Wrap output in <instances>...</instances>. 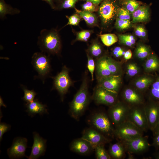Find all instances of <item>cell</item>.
Instances as JSON below:
<instances>
[{
	"label": "cell",
	"instance_id": "53",
	"mask_svg": "<svg viewBox=\"0 0 159 159\" xmlns=\"http://www.w3.org/2000/svg\"><path fill=\"white\" fill-rule=\"evenodd\" d=\"M54 1L55 2H56V3H57V4H59L60 3V2L64 0H54Z\"/></svg>",
	"mask_w": 159,
	"mask_h": 159
},
{
	"label": "cell",
	"instance_id": "10",
	"mask_svg": "<svg viewBox=\"0 0 159 159\" xmlns=\"http://www.w3.org/2000/svg\"><path fill=\"white\" fill-rule=\"evenodd\" d=\"M140 105L130 107L127 120L130 121L144 132L149 130L144 106Z\"/></svg>",
	"mask_w": 159,
	"mask_h": 159
},
{
	"label": "cell",
	"instance_id": "34",
	"mask_svg": "<svg viewBox=\"0 0 159 159\" xmlns=\"http://www.w3.org/2000/svg\"><path fill=\"white\" fill-rule=\"evenodd\" d=\"M79 0H64L56 6L55 9L62 10L74 8L75 4Z\"/></svg>",
	"mask_w": 159,
	"mask_h": 159
},
{
	"label": "cell",
	"instance_id": "16",
	"mask_svg": "<svg viewBox=\"0 0 159 159\" xmlns=\"http://www.w3.org/2000/svg\"><path fill=\"white\" fill-rule=\"evenodd\" d=\"M34 142L29 159H37L44 155L46 149L47 140L41 137L36 132H33Z\"/></svg>",
	"mask_w": 159,
	"mask_h": 159
},
{
	"label": "cell",
	"instance_id": "32",
	"mask_svg": "<svg viewBox=\"0 0 159 159\" xmlns=\"http://www.w3.org/2000/svg\"><path fill=\"white\" fill-rule=\"evenodd\" d=\"M150 94L154 100L159 102V76L152 84Z\"/></svg>",
	"mask_w": 159,
	"mask_h": 159
},
{
	"label": "cell",
	"instance_id": "30",
	"mask_svg": "<svg viewBox=\"0 0 159 159\" xmlns=\"http://www.w3.org/2000/svg\"><path fill=\"white\" fill-rule=\"evenodd\" d=\"M150 51V49L148 47L143 44H140L136 48L135 54L138 58L143 59L147 58L149 55Z\"/></svg>",
	"mask_w": 159,
	"mask_h": 159
},
{
	"label": "cell",
	"instance_id": "44",
	"mask_svg": "<svg viewBox=\"0 0 159 159\" xmlns=\"http://www.w3.org/2000/svg\"><path fill=\"white\" fill-rule=\"evenodd\" d=\"M125 52L121 47H117L113 49L112 54L115 57L118 58L124 55Z\"/></svg>",
	"mask_w": 159,
	"mask_h": 159
},
{
	"label": "cell",
	"instance_id": "17",
	"mask_svg": "<svg viewBox=\"0 0 159 159\" xmlns=\"http://www.w3.org/2000/svg\"><path fill=\"white\" fill-rule=\"evenodd\" d=\"M97 80L98 85L117 94L121 82V78L120 75H112Z\"/></svg>",
	"mask_w": 159,
	"mask_h": 159
},
{
	"label": "cell",
	"instance_id": "42",
	"mask_svg": "<svg viewBox=\"0 0 159 159\" xmlns=\"http://www.w3.org/2000/svg\"><path fill=\"white\" fill-rule=\"evenodd\" d=\"M135 32L136 35L142 38L145 37L147 35L145 28L140 25L136 27L135 29Z\"/></svg>",
	"mask_w": 159,
	"mask_h": 159
},
{
	"label": "cell",
	"instance_id": "20",
	"mask_svg": "<svg viewBox=\"0 0 159 159\" xmlns=\"http://www.w3.org/2000/svg\"><path fill=\"white\" fill-rule=\"evenodd\" d=\"M25 106L26 110L29 115L33 117L37 114L43 115L48 113L47 106L40 102L37 99L31 102H26Z\"/></svg>",
	"mask_w": 159,
	"mask_h": 159
},
{
	"label": "cell",
	"instance_id": "1",
	"mask_svg": "<svg viewBox=\"0 0 159 159\" xmlns=\"http://www.w3.org/2000/svg\"><path fill=\"white\" fill-rule=\"evenodd\" d=\"M37 44L41 52L49 55L59 54L62 44L59 31L54 28L42 29L38 38Z\"/></svg>",
	"mask_w": 159,
	"mask_h": 159
},
{
	"label": "cell",
	"instance_id": "37",
	"mask_svg": "<svg viewBox=\"0 0 159 159\" xmlns=\"http://www.w3.org/2000/svg\"><path fill=\"white\" fill-rule=\"evenodd\" d=\"M131 13L124 7L120 6L118 9L116 18L125 20H130Z\"/></svg>",
	"mask_w": 159,
	"mask_h": 159
},
{
	"label": "cell",
	"instance_id": "7",
	"mask_svg": "<svg viewBox=\"0 0 159 159\" xmlns=\"http://www.w3.org/2000/svg\"><path fill=\"white\" fill-rule=\"evenodd\" d=\"M46 54L42 52H35L32 56L31 61L39 77L43 81L48 76L51 69L50 58Z\"/></svg>",
	"mask_w": 159,
	"mask_h": 159
},
{
	"label": "cell",
	"instance_id": "28",
	"mask_svg": "<svg viewBox=\"0 0 159 159\" xmlns=\"http://www.w3.org/2000/svg\"><path fill=\"white\" fill-rule=\"evenodd\" d=\"M153 79L148 76H144L140 77L135 81V87L140 90H143L152 85L154 82Z\"/></svg>",
	"mask_w": 159,
	"mask_h": 159
},
{
	"label": "cell",
	"instance_id": "55",
	"mask_svg": "<svg viewBox=\"0 0 159 159\" xmlns=\"http://www.w3.org/2000/svg\"><path fill=\"white\" fill-rule=\"evenodd\" d=\"M82 0L86 1V0Z\"/></svg>",
	"mask_w": 159,
	"mask_h": 159
},
{
	"label": "cell",
	"instance_id": "11",
	"mask_svg": "<svg viewBox=\"0 0 159 159\" xmlns=\"http://www.w3.org/2000/svg\"><path fill=\"white\" fill-rule=\"evenodd\" d=\"M129 154H140L147 150L150 145L148 137L143 135L121 141Z\"/></svg>",
	"mask_w": 159,
	"mask_h": 159
},
{
	"label": "cell",
	"instance_id": "40",
	"mask_svg": "<svg viewBox=\"0 0 159 159\" xmlns=\"http://www.w3.org/2000/svg\"><path fill=\"white\" fill-rule=\"evenodd\" d=\"M66 16L68 19V21L63 27L68 25L77 26L79 23L81 18L80 15L77 13L70 16Z\"/></svg>",
	"mask_w": 159,
	"mask_h": 159
},
{
	"label": "cell",
	"instance_id": "14",
	"mask_svg": "<svg viewBox=\"0 0 159 159\" xmlns=\"http://www.w3.org/2000/svg\"><path fill=\"white\" fill-rule=\"evenodd\" d=\"M27 140L24 138L17 137L13 140L11 146L7 150L9 158L17 159L26 157L25 153L27 147Z\"/></svg>",
	"mask_w": 159,
	"mask_h": 159
},
{
	"label": "cell",
	"instance_id": "50",
	"mask_svg": "<svg viewBox=\"0 0 159 159\" xmlns=\"http://www.w3.org/2000/svg\"><path fill=\"white\" fill-rule=\"evenodd\" d=\"M153 135L159 134V122L152 131Z\"/></svg>",
	"mask_w": 159,
	"mask_h": 159
},
{
	"label": "cell",
	"instance_id": "29",
	"mask_svg": "<svg viewBox=\"0 0 159 159\" xmlns=\"http://www.w3.org/2000/svg\"><path fill=\"white\" fill-rule=\"evenodd\" d=\"M101 40L106 46H111L116 42L118 39L117 36L113 34H106L100 35Z\"/></svg>",
	"mask_w": 159,
	"mask_h": 159
},
{
	"label": "cell",
	"instance_id": "21",
	"mask_svg": "<svg viewBox=\"0 0 159 159\" xmlns=\"http://www.w3.org/2000/svg\"><path fill=\"white\" fill-rule=\"evenodd\" d=\"M149 8L141 5L132 14V22L136 23L148 21L150 18Z\"/></svg>",
	"mask_w": 159,
	"mask_h": 159
},
{
	"label": "cell",
	"instance_id": "39",
	"mask_svg": "<svg viewBox=\"0 0 159 159\" xmlns=\"http://www.w3.org/2000/svg\"><path fill=\"white\" fill-rule=\"evenodd\" d=\"M99 8V6L90 1H86L82 5V10L93 13L98 11Z\"/></svg>",
	"mask_w": 159,
	"mask_h": 159
},
{
	"label": "cell",
	"instance_id": "13",
	"mask_svg": "<svg viewBox=\"0 0 159 159\" xmlns=\"http://www.w3.org/2000/svg\"><path fill=\"white\" fill-rule=\"evenodd\" d=\"M81 138L88 142L94 149L97 145H105L110 141V139L96 129L92 128L85 130Z\"/></svg>",
	"mask_w": 159,
	"mask_h": 159
},
{
	"label": "cell",
	"instance_id": "41",
	"mask_svg": "<svg viewBox=\"0 0 159 159\" xmlns=\"http://www.w3.org/2000/svg\"><path fill=\"white\" fill-rule=\"evenodd\" d=\"M138 68L135 63H131L127 65V73L129 76H134L138 73Z\"/></svg>",
	"mask_w": 159,
	"mask_h": 159
},
{
	"label": "cell",
	"instance_id": "5",
	"mask_svg": "<svg viewBox=\"0 0 159 159\" xmlns=\"http://www.w3.org/2000/svg\"><path fill=\"white\" fill-rule=\"evenodd\" d=\"M144 132L133 123L126 120L115 127L114 136L122 141L143 135Z\"/></svg>",
	"mask_w": 159,
	"mask_h": 159
},
{
	"label": "cell",
	"instance_id": "54",
	"mask_svg": "<svg viewBox=\"0 0 159 159\" xmlns=\"http://www.w3.org/2000/svg\"><path fill=\"white\" fill-rule=\"evenodd\" d=\"M155 158L156 159H159V152H158L156 155Z\"/></svg>",
	"mask_w": 159,
	"mask_h": 159
},
{
	"label": "cell",
	"instance_id": "2",
	"mask_svg": "<svg viewBox=\"0 0 159 159\" xmlns=\"http://www.w3.org/2000/svg\"><path fill=\"white\" fill-rule=\"evenodd\" d=\"M88 81L86 75L83 77L80 87L69 105V113L76 120H79L90 103Z\"/></svg>",
	"mask_w": 159,
	"mask_h": 159
},
{
	"label": "cell",
	"instance_id": "19",
	"mask_svg": "<svg viewBox=\"0 0 159 159\" xmlns=\"http://www.w3.org/2000/svg\"><path fill=\"white\" fill-rule=\"evenodd\" d=\"M70 149L81 155L87 154L94 150L88 142L81 138L73 140L70 145Z\"/></svg>",
	"mask_w": 159,
	"mask_h": 159
},
{
	"label": "cell",
	"instance_id": "33",
	"mask_svg": "<svg viewBox=\"0 0 159 159\" xmlns=\"http://www.w3.org/2000/svg\"><path fill=\"white\" fill-rule=\"evenodd\" d=\"M93 31L91 30H83L77 32L75 41H81L87 42L90 37Z\"/></svg>",
	"mask_w": 159,
	"mask_h": 159
},
{
	"label": "cell",
	"instance_id": "3",
	"mask_svg": "<svg viewBox=\"0 0 159 159\" xmlns=\"http://www.w3.org/2000/svg\"><path fill=\"white\" fill-rule=\"evenodd\" d=\"M120 0H102L98 13L102 27H108L116 19Z\"/></svg>",
	"mask_w": 159,
	"mask_h": 159
},
{
	"label": "cell",
	"instance_id": "27",
	"mask_svg": "<svg viewBox=\"0 0 159 159\" xmlns=\"http://www.w3.org/2000/svg\"><path fill=\"white\" fill-rule=\"evenodd\" d=\"M120 4L121 6L126 9L132 14L142 3L136 0H120Z\"/></svg>",
	"mask_w": 159,
	"mask_h": 159
},
{
	"label": "cell",
	"instance_id": "31",
	"mask_svg": "<svg viewBox=\"0 0 159 159\" xmlns=\"http://www.w3.org/2000/svg\"><path fill=\"white\" fill-rule=\"evenodd\" d=\"M104 145L97 146L95 148V155L97 159H110L111 157L105 149Z\"/></svg>",
	"mask_w": 159,
	"mask_h": 159
},
{
	"label": "cell",
	"instance_id": "15",
	"mask_svg": "<svg viewBox=\"0 0 159 159\" xmlns=\"http://www.w3.org/2000/svg\"><path fill=\"white\" fill-rule=\"evenodd\" d=\"M144 106L149 129L152 131L159 122V102L153 100Z\"/></svg>",
	"mask_w": 159,
	"mask_h": 159
},
{
	"label": "cell",
	"instance_id": "26",
	"mask_svg": "<svg viewBox=\"0 0 159 159\" xmlns=\"http://www.w3.org/2000/svg\"><path fill=\"white\" fill-rule=\"evenodd\" d=\"M144 68L148 72H152L159 69V59L155 54H150L145 63Z\"/></svg>",
	"mask_w": 159,
	"mask_h": 159
},
{
	"label": "cell",
	"instance_id": "8",
	"mask_svg": "<svg viewBox=\"0 0 159 159\" xmlns=\"http://www.w3.org/2000/svg\"><path fill=\"white\" fill-rule=\"evenodd\" d=\"M130 108L123 102H117L110 106L108 115L115 127L127 120Z\"/></svg>",
	"mask_w": 159,
	"mask_h": 159
},
{
	"label": "cell",
	"instance_id": "45",
	"mask_svg": "<svg viewBox=\"0 0 159 159\" xmlns=\"http://www.w3.org/2000/svg\"><path fill=\"white\" fill-rule=\"evenodd\" d=\"M118 39L121 43L127 46L131 47L133 45L130 42L125 38L122 34L118 36Z\"/></svg>",
	"mask_w": 159,
	"mask_h": 159
},
{
	"label": "cell",
	"instance_id": "25",
	"mask_svg": "<svg viewBox=\"0 0 159 159\" xmlns=\"http://www.w3.org/2000/svg\"><path fill=\"white\" fill-rule=\"evenodd\" d=\"M20 11L19 9L12 7L6 4L4 0H0V18H4L7 14L14 15L20 13Z\"/></svg>",
	"mask_w": 159,
	"mask_h": 159
},
{
	"label": "cell",
	"instance_id": "4",
	"mask_svg": "<svg viewBox=\"0 0 159 159\" xmlns=\"http://www.w3.org/2000/svg\"><path fill=\"white\" fill-rule=\"evenodd\" d=\"M95 74L97 80L112 75L117 74L119 65L111 57L103 56L95 59Z\"/></svg>",
	"mask_w": 159,
	"mask_h": 159
},
{
	"label": "cell",
	"instance_id": "22",
	"mask_svg": "<svg viewBox=\"0 0 159 159\" xmlns=\"http://www.w3.org/2000/svg\"><path fill=\"white\" fill-rule=\"evenodd\" d=\"M126 152L124 145L120 141L111 145L109 150V153L111 158L116 159L124 158Z\"/></svg>",
	"mask_w": 159,
	"mask_h": 159
},
{
	"label": "cell",
	"instance_id": "12",
	"mask_svg": "<svg viewBox=\"0 0 159 159\" xmlns=\"http://www.w3.org/2000/svg\"><path fill=\"white\" fill-rule=\"evenodd\" d=\"M117 94L97 85L94 89L92 99L97 104L111 106L117 102Z\"/></svg>",
	"mask_w": 159,
	"mask_h": 159
},
{
	"label": "cell",
	"instance_id": "48",
	"mask_svg": "<svg viewBox=\"0 0 159 159\" xmlns=\"http://www.w3.org/2000/svg\"><path fill=\"white\" fill-rule=\"evenodd\" d=\"M123 56L124 59L126 60H128L130 59L132 56L131 50L129 49L125 52Z\"/></svg>",
	"mask_w": 159,
	"mask_h": 159
},
{
	"label": "cell",
	"instance_id": "49",
	"mask_svg": "<svg viewBox=\"0 0 159 159\" xmlns=\"http://www.w3.org/2000/svg\"><path fill=\"white\" fill-rule=\"evenodd\" d=\"M46 2L50 6L51 8L53 9H55L56 5L54 4V0H42Z\"/></svg>",
	"mask_w": 159,
	"mask_h": 159
},
{
	"label": "cell",
	"instance_id": "35",
	"mask_svg": "<svg viewBox=\"0 0 159 159\" xmlns=\"http://www.w3.org/2000/svg\"><path fill=\"white\" fill-rule=\"evenodd\" d=\"M22 89L24 92V96L22 99L26 102H32L37 93L33 90H29L24 86H22Z\"/></svg>",
	"mask_w": 159,
	"mask_h": 159
},
{
	"label": "cell",
	"instance_id": "52",
	"mask_svg": "<svg viewBox=\"0 0 159 159\" xmlns=\"http://www.w3.org/2000/svg\"><path fill=\"white\" fill-rule=\"evenodd\" d=\"M3 106L5 107H6V106L4 103L3 99L1 96L0 97V107Z\"/></svg>",
	"mask_w": 159,
	"mask_h": 159
},
{
	"label": "cell",
	"instance_id": "23",
	"mask_svg": "<svg viewBox=\"0 0 159 159\" xmlns=\"http://www.w3.org/2000/svg\"><path fill=\"white\" fill-rule=\"evenodd\" d=\"M76 12L85 21L87 24L91 27L98 26V19L97 16L93 12L74 8Z\"/></svg>",
	"mask_w": 159,
	"mask_h": 159
},
{
	"label": "cell",
	"instance_id": "43",
	"mask_svg": "<svg viewBox=\"0 0 159 159\" xmlns=\"http://www.w3.org/2000/svg\"><path fill=\"white\" fill-rule=\"evenodd\" d=\"M11 125L5 123L1 122L0 123V140L2 139L4 134L9 131L11 128Z\"/></svg>",
	"mask_w": 159,
	"mask_h": 159
},
{
	"label": "cell",
	"instance_id": "47",
	"mask_svg": "<svg viewBox=\"0 0 159 159\" xmlns=\"http://www.w3.org/2000/svg\"><path fill=\"white\" fill-rule=\"evenodd\" d=\"M126 39L129 41L133 45L135 43L136 40L135 37L131 35H122Z\"/></svg>",
	"mask_w": 159,
	"mask_h": 159
},
{
	"label": "cell",
	"instance_id": "36",
	"mask_svg": "<svg viewBox=\"0 0 159 159\" xmlns=\"http://www.w3.org/2000/svg\"><path fill=\"white\" fill-rule=\"evenodd\" d=\"M131 21L130 20H125L116 18L115 23V27L119 30L127 29L131 26Z\"/></svg>",
	"mask_w": 159,
	"mask_h": 159
},
{
	"label": "cell",
	"instance_id": "18",
	"mask_svg": "<svg viewBox=\"0 0 159 159\" xmlns=\"http://www.w3.org/2000/svg\"><path fill=\"white\" fill-rule=\"evenodd\" d=\"M122 97L125 101L130 107L142 105L144 101L142 95L136 91L127 88L123 92Z\"/></svg>",
	"mask_w": 159,
	"mask_h": 159
},
{
	"label": "cell",
	"instance_id": "51",
	"mask_svg": "<svg viewBox=\"0 0 159 159\" xmlns=\"http://www.w3.org/2000/svg\"><path fill=\"white\" fill-rule=\"evenodd\" d=\"M102 0H86V1H90L92 2L94 4L99 6Z\"/></svg>",
	"mask_w": 159,
	"mask_h": 159
},
{
	"label": "cell",
	"instance_id": "46",
	"mask_svg": "<svg viewBox=\"0 0 159 159\" xmlns=\"http://www.w3.org/2000/svg\"><path fill=\"white\" fill-rule=\"evenodd\" d=\"M153 145L155 147L159 148V134L153 135Z\"/></svg>",
	"mask_w": 159,
	"mask_h": 159
},
{
	"label": "cell",
	"instance_id": "24",
	"mask_svg": "<svg viewBox=\"0 0 159 159\" xmlns=\"http://www.w3.org/2000/svg\"><path fill=\"white\" fill-rule=\"evenodd\" d=\"M103 52L102 46L97 39L93 40L87 50V53L95 59L101 57Z\"/></svg>",
	"mask_w": 159,
	"mask_h": 159
},
{
	"label": "cell",
	"instance_id": "38",
	"mask_svg": "<svg viewBox=\"0 0 159 159\" xmlns=\"http://www.w3.org/2000/svg\"><path fill=\"white\" fill-rule=\"evenodd\" d=\"M87 67L89 72L90 73L91 80L93 81L94 80V73L95 70V61L94 58L87 53Z\"/></svg>",
	"mask_w": 159,
	"mask_h": 159
},
{
	"label": "cell",
	"instance_id": "6",
	"mask_svg": "<svg viewBox=\"0 0 159 159\" xmlns=\"http://www.w3.org/2000/svg\"><path fill=\"white\" fill-rule=\"evenodd\" d=\"M91 123L94 128L107 137H114L115 128L106 114L101 112L95 114L91 118Z\"/></svg>",
	"mask_w": 159,
	"mask_h": 159
},
{
	"label": "cell",
	"instance_id": "9",
	"mask_svg": "<svg viewBox=\"0 0 159 159\" xmlns=\"http://www.w3.org/2000/svg\"><path fill=\"white\" fill-rule=\"evenodd\" d=\"M53 85L63 100L64 95L67 93L70 87L73 84V82L69 74V70L64 66L60 72L54 78Z\"/></svg>",
	"mask_w": 159,
	"mask_h": 159
}]
</instances>
